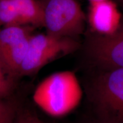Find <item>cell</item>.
Here are the masks:
<instances>
[{"mask_svg":"<svg viewBox=\"0 0 123 123\" xmlns=\"http://www.w3.org/2000/svg\"><path fill=\"white\" fill-rule=\"evenodd\" d=\"M79 46V43L75 38L56 37L47 33L32 34L18 76L34 74L50 62L73 53Z\"/></svg>","mask_w":123,"mask_h":123,"instance_id":"obj_3","label":"cell"},{"mask_svg":"<svg viewBox=\"0 0 123 123\" xmlns=\"http://www.w3.org/2000/svg\"><path fill=\"white\" fill-rule=\"evenodd\" d=\"M117 1H119V2H120L121 4L123 5V0H117Z\"/></svg>","mask_w":123,"mask_h":123,"instance_id":"obj_14","label":"cell"},{"mask_svg":"<svg viewBox=\"0 0 123 123\" xmlns=\"http://www.w3.org/2000/svg\"><path fill=\"white\" fill-rule=\"evenodd\" d=\"M42 5L47 34L76 39L83 33L86 17L76 0H45Z\"/></svg>","mask_w":123,"mask_h":123,"instance_id":"obj_4","label":"cell"},{"mask_svg":"<svg viewBox=\"0 0 123 123\" xmlns=\"http://www.w3.org/2000/svg\"><path fill=\"white\" fill-rule=\"evenodd\" d=\"M90 2H100V1H105V0H88Z\"/></svg>","mask_w":123,"mask_h":123,"instance_id":"obj_12","label":"cell"},{"mask_svg":"<svg viewBox=\"0 0 123 123\" xmlns=\"http://www.w3.org/2000/svg\"><path fill=\"white\" fill-rule=\"evenodd\" d=\"M98 120L123 123V68L100 70L88 88Z\"/></svg>","mask_w":123,"mask_h":123,"instance_id":"obj_2","label":"cell"},{"mask_svg":"<svg viewBox=\"0 0 123 123\" xmlns=\"http://www.w3.org/2000/svg\"><path fill=\"white\" fill-rule=\"evenodd\" d=\"M17 123H42L37 116L31 113H24L19 116Z\"/></svg>","mask_w":123,"mask_h":123,"instance_id":"obj_11","label":"cell"},{"mask_svg":"<svg viewBox=\"0 0 123 123\" xmlns=\"http://www.w3.org/2000/svg\"></svg>","mask_w":123,"mask_h":123,"instance_id":"obj_16","label":"cell"},{"mask_svg":"<svg viewBox=\"0 0 123 123\" xmlns=\"http://www.w3.org/2000/svg\"><path fill=\"white\" fill-rule=\"evenodd\" d=\"M82 97V88L75 74L63 71L43 80L35 88L33 99L47 115L62 117L74 110Z\"/></svg>","mask_w":123,"mask_h":123,"instance_id":"obj_1","label":"cell"},{"mask_svg":"<svg viewBox=\"0 0 123 123\" xmlns=\"http://www.w3.org/2000/svg\"><path fill=\"white\" fill-rule=\"evenodd\" d=\"M33 27L12 26L0 27V64L10 76H18L28 50Z\"/></svg>","mask_w":123,"mask_h":123,"instance_id":"obj_5","label":"cell"},{"mask_svg":"<svg viewBox=\"0 0 123 123\" xmlns=\"http://www.w3.org/2000/svg\"><path fill=\"white\" fill-rule=\"evenodd\" d=\"M87 56L100 70L123 68V26L111 35L91 32L86 42Z\"/></svg>","mask_w":123,"mask_h":123,"instance_id":"obj_6","label":"cell"},{"mask_svg":"<svg viewBox=\"0 0 123 123\" xmlns=\"http://www.w3.org/2000/svg\"><path fill=\"white\" fill-rule=\"evenodd\" d=\"M0 26L44 27L42 2L38 0H0Z\"/></svg>","mask_w":123,"mask_h":123,"instance_id":"obj_7","label":"cell"},{"mask_svg":"<svg viewBox=\"0 0 123 123\" xmlns=\"http://www.w3.org/2000/svg\"><path fill=\"white\" fill-rule=\"evenodd\" d=\"M15 109L11 103L0 99V123H13Z\"/></svg>","mask_w":123,"mask_h":123,"instance_id":"obj_9","label":"cell"},{"mask_svg":"<svg viewBox=\"0 0 123 123\" xmlns=\"http://www.w3.org/2000/svg\"><path fill=\"white\" fill-rule=\"evenodd\" d=\"M7 74L0 64V99L8 96L12 89V83L6 76Z\"/></svg>","mask_w":123,"mask_h":123,"instance_id":"obj_10","label":"cell"},{"mask_svg":"<svg viewBox=\"0 0 123 123\" xmlns=\"http://www.w3.org/2000/svg\"><path fill=\"white\" fill-rule=\"evenodd\" d=\"M96 123H107V122H105V121H100L98 120L96 121Z\"/></svg>","mask_w":123,"mask_h":123,"instance_id":"obj_13","label":"cell"},{"mask_svg":"<svg viewBox=\"0 0 123 123\" xmlns=\"http://www.w3.org/2000/svg\"><path fill=\"white\" fill-rule=\"evenodd\" d=\"M90 3L88 22L91 33L111 35L120 29L121 14L114 2L105 0Z\"/></svg>","mask_w":123,"mask_h":123,"instance_id":"obj_8","label":"cell"},{"mask_svg":"<svg viewBox=\"0 0 123 123\" xmlns=\"http://www.w3.org/2000/svg\"><path fill=\"white\" fill-rule=\"evenodd\" d=\"M0 27H1V26H0Z\"/></svg>","mask_w":123,"mask_h":123,"instance_id":"obj_15","label":"cell"}]
</instances>
